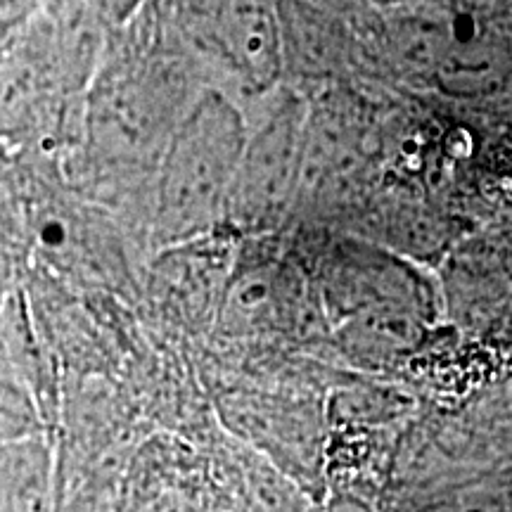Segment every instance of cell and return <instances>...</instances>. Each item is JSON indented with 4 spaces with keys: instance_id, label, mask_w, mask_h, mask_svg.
I'll return each mask as SVG.
<instances>
[{
    "instance_id": "cell-1",
    "label": "cell",
    "mask_w": 512,
    "mask_h": 512,
    "mask_svg": "<svg viewBox=\"0 0 512 512\" xmlns=\"http://www.w3.org/2000/svg\"><path fill=\"white\" fill-rule=\"evenodd\" d=\"M207 88L169 12L119 29L83 98L74 143L88 188L105 197L145 190L150 204L166 145Z\"/></svg>"
},
{
    "instance_id": "cell-2",
    "label": "cell",
    "mask_w": 512,
    "mask_h": 512,
    "mask_svg": "<svg viewBox=\"0 0 512 512\" xmlns=\"http://www.w3.org/2000/svg\"><path fill=\"white\" fill-rule=\"evenodd\" d=\"M299 233L337 347L368 366L415 354L444 313L437 271L344 233Z\"/></svg>"
},
{
    "instance_id": "cell-3",
    "label": "cell",
    "mask_w": 512,
    "mask_h": 512,
    "mask_svg": "<svg viewBox=\"0 0 512 512\" xmlns=\"http://www.w3.org/2000/svg\"><path fill=\"white\" fill-rule=\"evenodd\" d=\"M249 133L247 107L221 88H207L166 145L152 183L147 221L157 252L223 228Z\"/></svg>"
},
{
    "instance_id": "cell-4",
    "label": "cell",
    "mask_w": 512,
    "mask_h": 512,
    "mask_svg": "<svg viewBox=\"0 0 512 512\" xmlns=\"http://www.w3.org/2000/svg\"><path fill=\"white\" fill-rule=\"evenodd\" d=\"M169 15L214 88L254 102L285 83L278 0H174Z\"/></svg>"
},
{
    "instance_id": "cell-5",
    "label": "cell",
    "mask_w": 512,
    "mask_h": 512,
    "mask_svg": "<svg viewBox=\"0 0 512 512\" xmlns=\"http://www.w3.org/2000/svg\"><path fill=\"white\" fill-rule=\"evenodd\" d=\"M259 102V114L247 110V143L223 223L240 240L278 235L290 226L302 178L309 95L283 83Z\"/></svg>"
},
{
    "instance_id": "cell-6",
    "label": "cell",
    "mask_w": 512,
    "mask_h": 512,
    "mask_svg": "<svg viewBox=\"0 0 512 512\" xmlns=\"http://www.w3.org/2000/svg\"><path fill=\"white\" fill-rule=\"evenodd\" d=\"M83 98L76 95L57 53L48 15L0 43V157L38 147H62L79 136Z\"/></svg>"
},
{
    "instance_id": "cell-7",
    "label": "cell",
    "mask_w": 512,
    "mask_h": 512,
    "mask_svg": "<svg viewBox=\"0 0 512 512\" xmlns=\"http://www.w3.org/2000/svg\"><path fill=\"white\" fill-rule=\"evenodd\" d=\"M339 3L278 0L285 83L306 95L337 83H363L354 24L347 3Z\"/></svg>"
},
{
    "instance_id": "cell-8",
    "label": "cell",
    "mask_w": 512,
    "mask_h": 512,
    "mask_svg": "<svg viewBox=\"0 0 512 512\" xmlns=\"http://www.w3.org/2000/svg\"><path fill=\"white\" fill-rule=\"evenodd\" d=\"M465 27L482 31L512 55V0H446Z\"/></svg>"
},
{
    "instance_id": "cell-9",
    "label": "cell",
    "mask_w": 512,
    "mask_h": 512,
    "mask_svg": "<svg viewBox=\"0 0 512 512\" xmlns=\"http://www.w3.org/2000/svg\"><path fill=\"white\" fill-rule=\"evenodd\" d=\"M50 0H0V43L46 12Z\"/></svg>"
},
{
    "instance_id": "cell-10",
    "label": "cell",
    "mask_w": 512,
    "mask_h": 512,
    "mask_svg": "<svg viewBox=\"0 0 512 512\" xmlns=\"http://www.w3.org/2000/svg\"><path fill=\"white\" fill-rule=\"evenodd\" d=\"M320 3H339V0H320Z\"/></svg>"
}]
</instances>
